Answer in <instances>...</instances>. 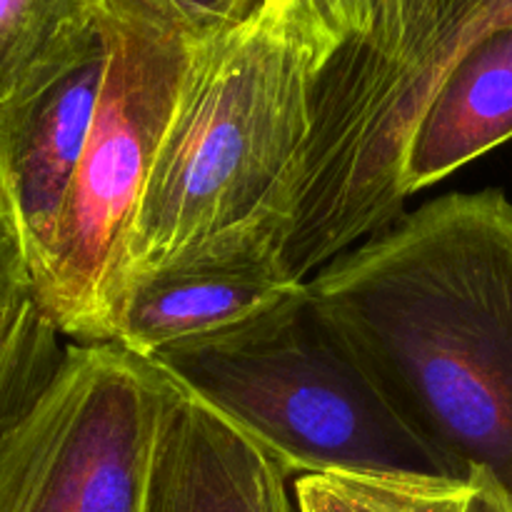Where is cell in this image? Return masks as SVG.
<instances>
[{
	"mask_svg": "<svg viewBox=\"0 0 512 512\" xmlns=\"http://www.w3.org/2000/svg\"><path fill=\"white\" fill-rule=\"evenodd\" d=\"M145 360L258 440L293 478L325 470L450 478L305 285L238 328Z\"/></svg>",
	"mask_w": 512,
	"mask_h": 512,
	"instance_id": "3",
	"label": "cell"
},
{
	"mask_svg": "<svg viewBox=\"0 0 512 512\" xmlns=\"http://www.w3.org/2000/svg\"><path fill=\"white\" fill-rule=\"evenodd\" d=\"M103 0H0V103L98 25Z\"/></svg>",
	"mask_w": 512,
	"mask_h": 512,
	"instance_id": "12",
	"label": "cell"
},
{
	"mask_svg": "<svg viewBox=\"0 0 512 512\" xmlns=\"http://www.w3.org/2000/svg\"><path fill=\"white\" fill-rule=\"evenodd\" d=\"M140 512H295L268 448L165 378Z\"/></svg>",
	"mask_w": 512,
	"mask_h": 512,
	"instance_id": "8",
	"label": "cell"
},
{
	"mask_svg": "<svg viewBox=\"0 0 512 512\" xmlns=\"http://www.w3.org/2000/svg\"><path fill=\"white\" fill-rule=\"evenodd\" d=\"M163 395L150 360L68 340L0 440V512H140Z\"/></svg>",
	"mask_w": 512,
	"mask_h": 512,
	"instance_id": "5",
	"label": "cell"
},
{
	"mask_svg": "<svg viewBox=\"0 0 512 512\" xmlns=\"http://www.w3.org/2000/svg\"><path fill=\"white\" fill-rule=\"evenodd\" d=\"M450 478L512 498V203L450 193L400 215L305 280Z\"/></svg>",
	"mask_w": 512,
	"mask_h": 512,
	"instance_id": "1",
	"label": "cell"
},
{
	"mask_svg": "<svg viewBox=\"0 0 512 512\" xmlns=\"http://www.w3.org/2000/svg\"><path fill=\"white\" fill-rule=\"evenodd\" d=\"M512 138V23L475 40L420 110L400 163V195L430 188Z\"/></svg>",
	"mask_w": 512,
	"mask_h": 512,
	"instance_id": "10",
	"label": "cell"
},
{
	"mask_svg": "<svg viewBox=\"0 0 512 512\" xmlns=\"http://www.w3.org/2000/svg\"><path fill=\"white\" fill-rule=\"evenodd\" d=\"M295 512H512V498L490 475L325 470L293 478Z\"/></svg>",
	"mask_w": 512,
	"mask_h": 512,
	"instance_id": "11",
	"label": "cell"
},
{
	"mask_svg": "<svg viewBox=\"0 0 512 512\" xmlns=\"http://www.w3.org/2000/svg\"><path fill=\"white\" fill-rule=\"evenodd\" d=\"M512 23V0H370L368 28L350 45V70L373 103L415 118L455 60Z\"/></svg>",
	"mask_w": 512,
	"mask_h": 512,
	"instance_id": "9",
	"label": "cell"
},
{
	"mask_svg": "<svg viewBox=\"0 0 512 512\" xmlns=\"http://www.w3.org/2000/svg\"><path fill=\"white\" fill-rule=\"evenodd\" d=\"M125 3L163 23L165 28L175 30L185 40H200L248 20L255 10L263 8L265 0H125Z\"/></svg>",
	"mask_w": 512,
	"mask_h": 512,
	"instance_id": "15",
	"label": "cell"
},
{
	"mask_svg": "<svg viewBox=\"0 0 512 512\" xmlns=\"http://www.w3.org/2000/svg\"><path fill=\"white\" fill-rule=\"evenodd\" d=\"M318 70L303 38L265 3L223 33L190 40L123 285L208 250L260 245L285 255Z\"/></svg>",
	"mask_w": 512,
	"mask_h": 512,
	"instance_id": "2",
	"label": "cell"
},
{
	"mask_svg": "<svg viewBox=\"0 0 512 512\" xmlns=\"http://www.w3.org/2000/svg\"><path fill=\"white\" fill-rule=\"evenodd\" d=\"M303 38L323 68L330 55L365 33L370 0H265Z\"/></svg>",
	"mask_w": 512,
	"mask_h": 512,
	"instance_id": "14",
	"label": "cell"
},
{
	"mask_svg": "<svg viewBox=\"0 0 512 512\" xmlns=\"http://www.w3.org/2000/svg\"><path fill=\"white\" fill-rule=\"evenodd\" d=\"M20 293H33L28 255L13 215L3 208L0 210V303Z\"/></svg>",
	"mask_w": 512,
	"mask_h": 512,
	"instance_id": "16",
	"label": "cell"
},
{
	"mask_svg": "<svg viewBox=\"0 0 512 512\" xmlns=\"http://www.w3.org/2000/svg\"><path fill=\"white\" fill-rule=\"evenodd\" d=\"M108 70L105 5L73 48L0 103V195L23 240L28 268L43 255L88 140Z\"/></svg>",
	"mask_w": 512,
	"mask_h": 512,
	"instance_id": "6",
	"label": "cell"
},
{
	"mask_svg": "<svg viewBox=\"0 0 512 512\" xmlns=\"http://www.w3.org/2000/svg\"><path fill=\"white\" fill-rule=\"evenodd\" d=\"M103 5L100 103L48 245L30 268L35 303L73 343H110L125 248L190 43L125 0Z\"/></svg>",
	"mask_w": 512,
	"mask_h": 512,
	"instance_id": "4",
	"label": "cell"
},
{
	"mask_svg": "<svg viewBox=\"0 0 512 512\" xmlns=\"http://www.w3.org/2000/svg\"><path fill=\"white\" fill-rule=\"evenodd\" d=\"M5 208V200H3V195H0V210H3ZM5 210H8V208H5Z\"/></svg>",
	"mask_w": 512,
	"mask_h": 512,
	"instance_id": "17",
	"label": "cell"
},
{
	"mask_svg": "<svg viewBox=\"0 0 512 512\" xmlns=\"http://www.w3.org/2000/svg\"><path fill=\"white\" fill-rule=\"evenodd\" d=\"M278 250H208L185 255L123 285L110 320V343L148 358L175 343H190L248 323L298 295Z\"/></svg>",
	"mask_w": 512,
	"mask_h": 512,
	"instance_id": "7",
	"label": "cell"
},
{
	"mask_svg": "<svg viewBox=\"0 0 512 512\" xmlns=\"http://www.w3.org/2000/svg\"><path fill=\"white\" fill-rule=\"evenodd\" d=\"M65 345L33 293L0 303V440L53 378Z\"/></svg>",
	"mask_w": 512,
	"mask_h": 512,
	"instance_id": "13",
	"label": "cell"
}]
</instances>
